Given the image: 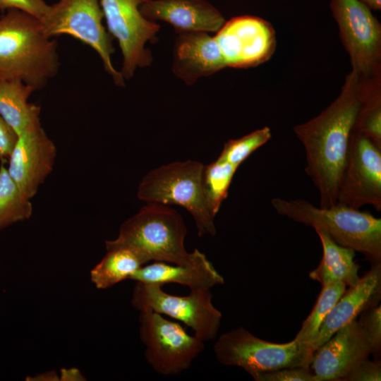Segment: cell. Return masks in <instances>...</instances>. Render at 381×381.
Segmentation results:
<instances>
[{
  "instance_id": "33",
  "label": "cell",
  "mask_w": 381,
  "mask_h": 381,
  "mask_svg": "<svg viewBox=\"0 0 381 381\" xmlns=\"http://www.w3.org/2000/svg\"><path fill=\"white\" fill-rule=\"evenodd\" d=\"M370 9L380 10L381 8V0H359Z\"/></svg>"
},
{
  "instance_id": "9",
  "label": "cell",
  "mask_w": 381,
  "mask_h": 381,
  "mask_svg": "<svg viewBox=\"0 0 381 381\" xmlns=\"http://www.w3.org/2000/svg\"><path fill=\"white\" fill-rule=\"evenodd\" d=\"M340 38L352 71L363 83L380 80L381 25L359 0H331Z\"/></svg>"
},
{
  "instance_id": "32",
  "label": "cell",
  "mask_w": 381,
  "mask_h": 381,
  "mask_svg": "<svg viewBox=\"0 0 381 381\" xmlns=\"http://www.w3.org/2000/svg\"><path fill=\"white\" fill-rule=\"evenodd\" d=\"M18 139V135L0 115V159L9 157Z\"/></svg>"
},
{
  "instance_id": "19",
  "label": "cell",
  "mask_w": 381,
  "mask_h": 381,
  "mask_svg": "<svg viewBox=\"0 0 381 381\" xmlns=\"http://www.w3.org/2000/svg\"><path fill=\"white\" fill-rule=\"evenodd\" d=\"M193 261L188 265L167 264L156 262L142 266L129 279L143 283H174L191 289H211L216 285L223 284V277L214 268L206 255L195 248Z\"/></svg>"
},
{
  "instance_id": "7",
  "label": "cell",
  "mask_w": 381,
  "mask_h": 381,
  "mask_svg": "<svg viewBox=\"0 0 381 381\" xmlns=\"http://www.w3.org/2000/svg\"><path fill=\"white\" fill-rule=\"evenodd\" d=\"M99 0H59L41 23L49 37L67 35L90 46L99 56L104 68L116 85L124 86V78L111 62L113 37L102 23Z\"/></svg>"
},
{
  "instance_id": "29",
  "label": "cell",
  "mask_w": 381,
  "mask_h": 381,
  "mask_svg": "<svg viewBox=\"0 0 381 381\" xmlns=\"http://www.w3.org/2000/svg\"><path fill=\"white\" fill-rule=\"evenodd\" d=\"M255 381H318L308 368H284L251 376Z\"/></svg>"
},
{
  "instance_id": "15",
  "label": "cell",
  "mask_w": 381,
  "mask_h": 381,
  "mask_svg": "<svg viewBox=\"0 0 381 381\" xmlns=\"http://www.w3.org/2000/svg\"><path fill=\"white\" fill-rule=\"evenodd\" d=\"M372 353L361 324L354 320L313 352L309 368L318 381L343 380L355 364Z\"/></svg>"
},
{
  "instance_id": "2",
  "label": "cell",
  "mask_w": 381,
  "mask_h": 381,
  "mask_svg": "<svg viewBox=\"0 0 381 381\" xmlns=\"http://www.w3.org/2000/svg\"><path fill=\"white\" fill-rule=\"evenodd\" d=\"M59 66L56 41L44 33L39 19L16 9L0 17V79L19 80L37 90Z\"/></svg>"
},
{
  "instance_id": "24",
  "label": "cell",
  "mask_w": 381,
  "mask_h": 381,
  "mask_svg": "<svg viewBox=\"0 0 381 381\" xmlns=\"http://www.w3.org/2000/svg\"><path fill=\"white\" fill-rule=\"evenodd\" d=\"M32 214L31 200L25 197L4 164L0 167V230L28 219Z\"/></svg>"
},
{
  "instance_id": "18",
  "label": "cell",
  "mask_w": 381,
  "mask_h": 381,
  "mask_svg": "<svg viewBox=\"0 0 381 381\" xmlns=\"http://www.w3.org/2000/svg\"><path fill=\"white\" fill-rule=\"evenodd\" d=\"M226 68L217 42L207 32L179 33L174 47L172 71L186 84Z\"/></svg>"
},
{
  "instance_id": "28",
  "label": "cell",
  "mask_w": 381,
  "mask_h": 381,
  "mask_svg": "<svg viewBox=\"0 0 381 381\" xmlns=\"http://www.w3.org/2000/svg\"><path fill=\"white\" fill-rule=\"evenodd\" d=\"M361 315L358 321L370 343L372 353L378 354L381 348V306H373Z\"/></svg>"
},
{
  "instance_id": "22",
  "label": "cell",
  "mask_w": 381,
  "mask_h": 381,
  "mask_svg": "<svg viewBox=\"0 0 381 381\" xmlns=\"http://www.w3.org/2000/svg\"><path fill=\"white\" fill-rule=\"evenodd\" d=\"M144 264L136 253L128 248L108 249L103 258L91 270L90 280L99 289H109L129 279Z\"/></svg>"
},
{
  "instance_id": "12",
  "label": "cell",
  "mask_w": 381,
  "mask_h": 381,
  "mask_svg": "<svg viewBox=\"0 0 381 381\" xmlns=\"http://www.w3.org/2000/svg\"><path fill=\"white\" fill-rule=\"evenodd\" d=\"M149 0H99L107 30L119 43L123 62L120 71L124 79L131 78L138 68L152 61L147 42H155L160 26L146 19L140 7Z\"/></svg>"
},
{
  "instance_id": "16",
  "label": "cell",
  "mask_w": 381,
  "mask_h": 381,
  "mask_svg": "<svg viewBox=\"0 0 381 381\" xmlns=\"http://www.w3.org/2000/svg\"><path fill=\"white\" fill-rule=\"evenodd\" d=\"M140 11L146 19L167 22L178 33L217 32L226 22L223 15L205 0H149Z\"/></svg>"
},
{
  "instance_id": "3",
  "label": "cell",
  "mask_w": 381,
  "mask_h": 381,
  "mask_svg": "<svg viewBox=\"0 0 381 381\" xmlns=\"http://www.w3.org/2000/svg\"><path fill=\"white\" fill-rule=\"evenodd\" d=\"M187 228L176 210L148 202L121 225L117 237L106 241V250L128 248L147 263L150 260L188 265L195 258L184 246Z\"/></svg>"
},
{
  "instance_id": "25",
  "label": "cell",
  "mask_w": 381,
  "mask_h": 381,
  "mask_svg": "<svg viewBox=\"0 0 381 381\" xmlns=\"http://www.w3.org/2000/svg\"><path fill=\"white\" fill-rule=\"evenodd\" d=\"M363 84V99L353 131L362 133L381 148L380 80Z\"/></svg>"
},
{
  "instance_id": "21",
  "label": "cell",
  "mask_w": 381,
  "mask_h": 381,
  "mask_svg": "<svg viewBox=\"0 0 381 381\" xmlns=\"http://www.w3.org/2000/svg\"><path fill=\"white\" fill-rule=\"evenodd\" d=\"M35 91L21 80L0 79V115L18 135L40 123V107L28 102Z\"/></svg>"
},
{
  "instance_id": "4",
  "label": "cell",
  "mask_w": 381,
  "mask_h": 381,
  "mask_svg": "<svg viewBox=\"0 0 381 381\" xmlns=\"http://www.w3.org/2000/svg\"><path fill=\"white\" fill-rule=\"evenodd\" d=\"M271 204L279 214L322 230L337 244L362 253L373 264L380 262V218L339 204L316 207L301 199L274 198Z\"/></svg>"
},
{
  "instance_id": "30",
  "label": "cell",
  "mask_w": 381,
  "mask_h": 381,
  "mask_svg": "<svg viewBox=\"0 0 381 381\" xmlns=\"http://www.w3.org/2000/svg\"><path fill=\"white\" fill-rule=\"evenodd\" d=\"M16 9L25 12L40 20L48 13L50 5L44 0H0V11Z\"/></svg>"
},
{
  "instance_id": "17",
  "label": "cell",
  "mask_w": 381,
  "mask_h": 381,
  "mask_svg": "<svg viewBox=\"0 0 381 381\" xmlns=\"http://www.w3.org/2000/svg\"><path fill=\"white\" fill-rule=\"evenodd\" d=\"M381 297V263L373 264L358 282L346 290L325 318L313 342V352L338 329L365 310L378 305Z\"/></svg>"
},
{
  "instance_id": "6",
  "label": "cell",
  "mask_w": 381,
  "mask_h": 381,
  "mask_svg": "<svg viewBox=\"0 0 381 381\" xmlns=\"http://www.w3.org/2000/svg\"><path fill=\"white\" fill-rule=\"evenodd\" d=\"M219 363L245 370L250 376L284 368L310 366L313 351L294 339L287 343L263 340L240 327L221 334L213 346Z\"/></svg>"
},
{
  "instance_id": "26",
  "label": "cell",
  "mask_w": 381,
  "mask_h": 381,
  "mask_svg": "<svg viewBox=\"0 0 381 381\" xmlns=\"http://www.w3.org/2000/svg\"><path fill=\"white\" fill-rule=\"evenodd\" d=\"M346 286L341 282L322 286L312 311L303 321L295 339L312 349L322 324L332 308L346 291Z\"/></svg>"
},
{
  "instance_id": "1",
  "label": "cell",
  "mask_w": 381,
  "mask_h": 381,
  "mask_svg": "<svg viewBox=\"0 0 381 381\" xmlns=\"http://www.w3.org/2000/svg\"><path fill=\"white\" fill-rule=\"evenodd\" d=\"M364 85L351 71L338 97L310 120L293 130L306 158L305 171L320 193V207L336 204L340 174L362 102Z\"/></svg>"
},
{
  "instance_id": "23",
  "label": "cell",
  "mask_w": 381,
  "mask_h": 381,
  "mask_svg": "<svg viewBox=\"0 0 381 381\" xmlns=\"http://www.w3.org/2000/svg\"><path fill=\"white\" fill-rule=\"evenodd\" d=\"M238 167L217 159L205 166L202 174V188L206 205L215 217L226 199L232 179Z\"/></svg>"
},
{
  "instance_id": "11",
  "label": "cell",
  "mask_w": 381,
  "mask_h": 381,
  "mask_svg": "<svg viewBox=\"0 0 381 381\" xmlns=\"http://www.w3.org/2000/svg\"><path fill=\"white\" fill-rule=\"evenodd\" d=\"M336 204L381 210V148L362 133L351 132L340 174Z\"/></svg>"
},
{
  "instance_id": "14",
  "label": "cell",
  "mask_w": 381,
  "mask_h": 381,
  "mask_svg": "<svg viewBox=\"0 0 381 381\" xmlns=\"http://www.w3.org/2000/svg\"><path fill=\"white\" fill-rule=\"evenodd\" d=\"M56 156L54 142L38 123L18 135L7 171L23 195L31 200L52 171Z\"/></svg>"
},
{
  "instance_id": "20",
  "label": "cell",
  "mask_w": 381,
  "mask_h": 381,
  "mask_svg": "<svg viewBox=\"0 0 381 381\" xmlns=\"http://www.w3.org/2000/svg\"><path fill=\"white\" fill-rule=\"evenodd\" d=\"M315 230L321 241L322 257L318 267L310 272V278L322 286L339 282L349 287L356 285L361 277L359 266L354 261L355 251L337 244L324 231Z\"/></svg>"
},
{
  "instance_id": "10",
  "label": "cell",
  "mask_w": 381,
  "mask_h": 381,
  "mask_svg": "<svg viewBox=\"0 0 381 381\" xmlns=\"http://www.w3.org/2000/svg\"><path fill=\"white\" fill-rule=\"evenodd\" d=\"M139 336L147 363L158 374L176 375L203 351L205 341L179 323L152 310L140 311Z\"/></svg>"
},
{
  "instance_id": "27",
  "label": "cell",
  "mask_w": 381,
  "mask_h": 381,
  "mask_svg": "<svg viewBox=\"0 0 381 381\" xmlns=\"http://www.w3.org/2000/svg\"><path fill=\"white\" fill-rule=\"evenodd\" d=\"M272 138L269 127L257 129L243 137L227 140L217 157L239 167L253 152L267 143Z\"/></svg>"
},
{
  "instance_id": "5",
  "label": "cell",
  "mask_w": 381,
  "mask_h": 381,
  "mask_svg": "<svg viewBox=\"0 0 381 381\" xmlns=\"http://www.w3.org/2000/svg\"><path fill=\"white\" fill-rule=\"evenodd\" d=\"M203 168L200 162L191 159L155 168L140 182L137 196L147 203L183 207L193 216L200 237L214 236V217L207 208L202 188Z\"/></svg>"
},
{
  "instance_id": "13",
  "label": "cell",
  "mask_w": 381,
  "mask_h": 381,
  "mask_svg": "<svg viewBox=\"0 0 381 381\" xmlns=\"http://www.w3.org/2000/svg\"><path fill=\"white\" fill-rule=\"evenodd\" d=\"M226 67L250 68L260 65L272 56L276 35L267 20L241 16L226 21L214 36Z\"/></svg>"
},
{
  "instance_id": "8",
  "label": "cell",
  "mask_w": 381,
  "mask_h": 381,
  "mask_svg": "<svg viewBox=\"0 0 381 381\" xmlns=\"http://www.w3.org/2000/svg\"><path fill=\"white\" fill-rule=\"evenodd\" d=\"M162 286L136 282L131 305L139 311L149 310L182 322L203 341L217 338L222 315L212 303L210 289H191L186 296H175Z\"/></svg>"
},
{
  "instance_id": "31",
  "label": "cell",
  "mask_w": 381,
  "mask_h": 381,
  "mask_svg": "<svg viewBox=\"0 0 381 381\" xmlns=\"http://www.w3.org/2000/svg\"><path fill=\"white\" fill-rule=\"evenodd\" d=\"M345 381H380L381 380V363L372 361L368 358L355 364L344 380Z\"/></svg>"
}]
</instances>
